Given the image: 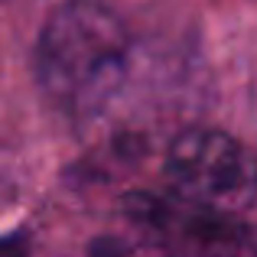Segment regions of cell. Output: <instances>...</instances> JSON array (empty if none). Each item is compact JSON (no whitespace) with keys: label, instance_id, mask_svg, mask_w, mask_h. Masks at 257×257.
<instances>
[{"label":"cell","instance_id":"3","mask_svg":"<svg viewBox=\"0 0 257 257\" xmlns=\"http://www.w3.org/2000/svg\"><path fill=\"white\" fill-rule=\"evenodd\" d=\"M251 114H254V124H257V91H254V101H251Z\"/></svg>","mask_w":257,"mask_h":257},{"label":"cell","instance_id":"1","mask_svg":"<svg viewBox=\"0 0 257 257\" xmlns=\"http://www.w3.org/2000/svg\"><path fill=\"white\" fill-rule=\"evenodd\" d=\"M134 43L124 17L104 0L52 7L33 49L43 98L72 120H91L120 94L131 75Z\"/></svg>","mask_w":257,"mask_h":257},{"label":"cell","instance_id":"2","mask_svg":"<svg viewBox=\"0 0 257 257\" xmlns=\"http://www.w3.org/2000/svg\"><path fill=\"white\" fill-rule=\"evenodd\" d=\"M166 179L182 202L215 215H241L257 202V153L215 127H192L166 150Z\"/></svg>","mask_w":257,"mask_h":257}]
</instances>
